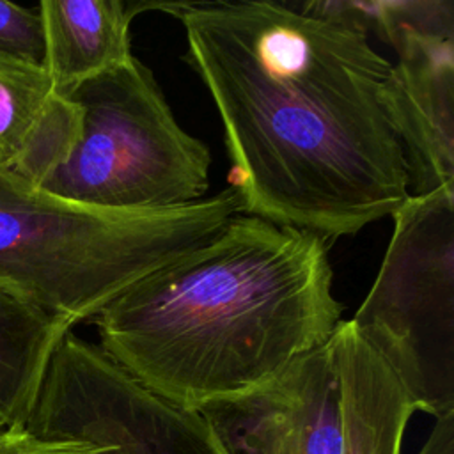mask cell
I'll use <instances>...</instances> for the list:
<instances>
[{
	"mask_svg": "<svg viewBox=\"0 0 454 454\" xmlns=\"http://www.w3.org/2000/svg\"><path fill=\"white\" fill-rule=\"evenodd\" d=\"M0 53L43 64L44 39L37 9L0 0Z\"/></svg>",
	"mask_w": 454,
	"mask_h": 454,
	"instance_id": "14",
	"label": "cell"
},
{
	"mask_svg": "<svg viewBox=\"0 0 454 454\" xmlns=\"http://www.w3.org/2000/svg\"><path fill=\"white\" fill-rule=\"evenodd\" d=\"M383 105L399 137L410 195L454 190V37L404 32Z\"/></svg>",
	"mask_w": 454,
	"mask_h": 454,
	"instance_id": "8",
	"label": "cell"
},
{
	"mask_svg": "<svg viewBox=\"0 0 454 454\" xmlns=\"http://www.w3.org/2000/svg\"><path fill=\"white\" fill-rule=\"evenodd\" d=\"M364 303L349 319L417 411L454 413V190L410 195Z\"/></svg>",
	"mask_w": 454,
	"mask_h": 454,
	"instance_id": "5",
	"label": "cell"
},
{
	"mask_svg": "<svg viewBox=\"0 0 454 454\" xmlns=\"http://www.w3.org/2000/svg\"><path fill=\"white\" fill-rule=\"evenodd\" d=\"M239 213L232 186L177 207L117 211L0 170V284L73 326Z\"/></svg>",
	"mask_w": 454,
	"mask_h": 454,
	"instance_id": "3",
	"label": "cell"
},
{
	"mask_svg": "<svg viewBox=\"0 0 454 454\" xmlns=\"http://www.w3.org/2000/svg\"><path fill=\"white\" fill-rule=\"evenodd\" d=\"M326 241L239 213L103 307L101 349L188 411L254 392L340 321Z\"/></svg>",
	"mask_w": 454,
	"mask_h": 454,
	"instance_id": "2",
	"label": "cell"
},
{
	"mask_svg": "<svg viewBox=\"0 0 454 454\" xmlns=\"http://www.w3.org/2000/svg\"><path fill=\"white\" fill-rule=\"evenodd\" d=\"M199 413L227 454H344L342 390L332 335L261 388L211 403Z\"/></svg>",
	"mask_w": 454,
	"mask_h": 454,
	"instance_id": "7",
	"label": "cell"
},
{
	"mask_svg": "<svg viewBox=\"0 0 454 454\" xmlns=\"http://www.w3.org/2000/svg\"><path fill=\"white\" fill-rule=\"evenodd\" d=\"M69 330L0 284V433L27 422L50 358Z\"/></svg>",
	"mask_w": 454,
	"mask_h": 454,
	"instance_id": "12",
	"label": "cell"
},
{
	"mask_svg": "<svg viewBox=\"0 0 454 454\" xmlns=\"http://www.w3.org/2000/svg\"><path fill=\"white\" fill-rule=\"evenodd\" d=\"M82 110L41 64L0 53V170L41 186L71 154Z\"/></svg>",
	"mask_w": 454,
	"mask_h": 454,
	"instance_id": "9",
	"label": "cell"
},
{
	"mask_svg": "<svg viewBox=\"0 0 454 454\" xmlns=\"http://www.w3.org/2000/svg\"><path fill=\"white\" fill-rule=\"evenodd\" d=\"M417 454H454V413L434 419V424Z\"/></svg>",
	"mask_w": 454,
	"mask_h": 454,
	"instance_id": "16",
	"label": "cell"
},
{
	"mask_svg": "<svg viewBox=\"0 0 454 454\" xmlns=\"http://www.w3.org/2000/svg\"><path fill=\"white\" fill-rule=\"evenodd\" d=\"M0 454H121L115 449L99 447L80 440H43L27 433L21 426L0 433Z\"/></svg>",
	"mask_w": 454,
	"mask_h": 454,
	"instance_id": "15",
	"label": "cell"
},
{
	"mask_svg": "<svg viewBox=\"0 0 454 454\" xmlns=\"http://www.w3.org/2000/svg\"><path fill=\"white\" fill-rule=\"evenodd\" d=\"M332 340L342 390L344 454H403L415 404L351 321L340 319Z\"/></svg>",
	"mask_w": 454,
	"mask_h": 454,
	"instance_id": "11",
	"label": "cell"
},
{
	"mask_svg": "<svg viewBox=\"0 0 454 454\" xmlns=\"http://www.w3.org/2000/svg\"><path fill=\"white\" fill-rule=\"evenodd\" d=\"M184 28L186 60L223 124L245 215L349 236L410 197L383 105L390 62L362 28L291 2H149Z\"/></svg>",
	"mask_w": 454,
	"mask_h": 454,
	"instance_id": "1",
	"label": "cell"
},
{
	"mask_svg": "<svg viewBox=\"0 0 454 454\" xmlns=\"http://www.w3.org/2000/svg\"><path fill=\"white\" fill-rule=\"evenodd\" d=\"M371 30L388 44L404 32L454 37V4L452 0L371 2Z\"/></svg>",
	"mask_w": 454,
	"mask_h": 454,
	"instance_id": "13",
	"label": "cell"
},
{
	"mask_svg": "<svg viewBox=\"0 0 454 454\" xmlns=\"http://www.w3.org/2000/svg\"><path fill=\"white\" fill-rule=\"evenodd\" d=\"M67 98L82 110L80 135L43 190L117 211L177 207L207 192L209 149L179 126L145 64L133 57Z\"/></svg>",
	"mask_w": 454,
	"mask_h": 454,
	"instance_id": "4",
	"label": "cell"
},
{
	"mask_svg": "<svg viewBox=\"0 0 454 454\" xmlns=\"http://www.w3.org/2000/svg\"><path fill=\"white\" fill-rule=\"evenodd\" d=\"M21 427L43 440H80L121 454H227L199 411L156 395L71 330Z\"/></svg>",
	"mask_w": 454,
	"mask_h": 454,
	"instance_id": "6",
	"label": "cell"
},
{
	"mask_svg": "<svg viewBox=\"0 0 454 454\" xmlns=\"http://www.w3.org/2000/svg\"><path fill=\"white\" fill-rule=\"evenodd\" d=\"M44 55L43 67L53 90L67 98L82 83L128 64L129 23L145 2L44 0L37 5Z\"/></svg>",
	"mask_w": 454,
	"mask_h": 454,
	"instance_id": "10",
	"label": "cell"
}]
</instances>
